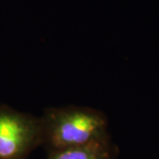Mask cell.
<instances>
[{"mask_svg": "<svg viewBox=\"0 0 159 159\" xmlns=\"http://www.w3.org/2000/svg\"><path fill=\"white\" fill-rule=\"evenodd\" d=\"M42 147L47 154L111 140L102 111L87 106L51 107L40 116Z\"/></svg>", "mask_w": 159, "mask_h": 159, "instance_id": "cell-1", "label": "cell"}, {"mask_svg": "<svg viewBox=\"0 0 159 159\" xmlns=\"http://www.w3.org/2000/svg\"><path fill=\"white\" fill-rule=\"evenodd\" d=\"M41 145L40 117L0 105V159H28Z\"/></svg>", "mask_w": 159, "mask_h": 159, "instance_id": "cell-2", "label": "cell"}, {"mask_svg": "<svg viewBox=\"0 0 159 159\" xmlns=\"http://www.w3.org/2000/svg\"><path fill=\"white\" fill-rule=\"evenodd\" d=\"M119 149L111 140L66 148L48 154L47 159H118Z\"/></svg>", "mask_w": 159, "mask_h": 159, "instance_id": "cell-3", "label": "cell"}]
</instances>
